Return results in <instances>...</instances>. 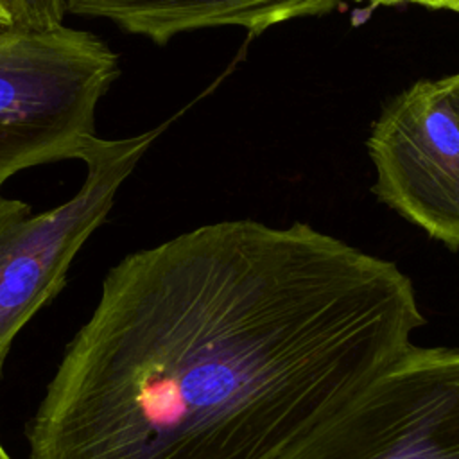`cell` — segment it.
Masks as SVG:
<instances>
[{"label": "cell", "mask_w": 459, "mask_h": 459, "mask_svg": "<svg viewBox=\"0 0 459 459\" xmlns=\"http://www.w3.org/2000/svg\"><path fill=\"white\" fill-rule=\"evenodd\" d=\"M278 459H459V350L412 344Z\"/></svg>", "instance_id": "obj_4"}, {"label": "cell", "mask_w": 459, "mask_h": 459, "mask_svg": "<svg viewBox=\"0 0 459 459\" xmlns=\"http://www.w3.org/2000/svg\"><path fill=\"white\" fill-rule=\"evenodd\" d=\"M118 74V56L91 32L0 29V186L20 170L79 160Z\"/></svg>", "instance_id": "obj_2"}, {"label": "cell", "mask_w": 459, "mask_h": 459, "mask_svg": "<svg viewBox=\"0 0 459 459\" xmlns=\"http://www.w3.org/2000/svg\"><path fill=\"white\" fill-rule=\"evenodd\" d=\"M448 99H450V104L454 108V113L457 117V122H459V72L457 74H452V75H446L445 79H439Z\"/></svg>", "instance_id": "obj_9"}, {"label": "cell", "mask_w": 459, "mask_h": 459, "mask_svg": "<svg viewBox=\"0 0 459 459\" xmlns=\"http://www.w3.org/2000/svg\"><path fill=\"white\" fill-rule=\"evenodd\" d=\"M14 29L47 30L63 25L66 0H0Z\"/></svg>", "instance_id": "obj_7"}, {"label": "cell", "mask_w": 459, "mask_h": 459, "mask_svg": "<svg viewBox=\"0 0 459 459\" xmlns=\"http://www.w3.org/2000/svg\"><path fill=\"white\" fill-rule=\"evenodd\" d=\"M423 325L391 260L305 222L199 226L108 271L27 423L30 459H278Z\"/></svg>", "instance_id": "obj_1"}, {"label": "cell", "mask_w": 459, "mask_h": 459, "mask_svg": "<svg viewBox=\"0 0 459 459\" xmlns=\"http://www.w3.org/2000/svg\"><path fill=\"white\" fill-rule=\"evenodd\" d=\"M170 124L106 140L97 134L79 160L86 178L74 197L41 213L0 192V380L20 330L65 287L66 273L90 235L106 221L120 185Z\"/></svg>", "instance_id": "obj_3"}, {"label": "cell", "mask_w": 459, "mask_h": 459, "mask_svg": "<svg viewBox=\"0 0 459 459\" xmlns=\"http://www.w3.org/2000/svg\"><path fill=\"white\" fill-rule=\"evenodd\" d=\"M351 2H368L371 5H400V4H416L429 9H448L459 13V0H351Z\"/></svg>", "instance_id": "obj_8"}, {"label": "cell", "mask_w": 459, "mask_h": 459, "mask_svg": "<svg viewBox=\"0 0 459 459\" xmlns=\"http://www.w3.org/2000/svg\"><path fill=\"white\" fill-rule=\"evenodd\" d=\"M0 459H13V457H11V454L5 450L4 443H2V437H0Z\"/></svg>", "instance_id": "obj_11"}, {"label": "cell", "mask_w": 459, "mask_h": 459, "mask_svg": "<svg viewBox=\"0 0 459 459\" xmlns=\"http://www.w3.org/2000/svg\"><path fill=\"white\" fill-rule=\"evenodd\" d=\"M4 27H13V23H11V16H9L7 9L0 2V29H4Z\"/></svg>", "instance_id": "obj_10"}, {"label": "cell", "mask_w": 459, "mask_h": 459, "mask_svg": "<svg viewBox=\"0 0 459 459\" xmlns=\"http://www.w3.org/2000/svg\"><path fill=\"white\" fill-rule=\"evenodd\" d=\"M344 0H66V13L104 18L129 34L163 45L208 27H242L258 34L276 23L333 11Z\"/></svg>", "instance_id": "obj_6"}, {"label": "cell", "mask_w": 459, "mask_h": 459, "mask_svg": "<svg viewBox=\"0 0 459 459\" xmlns=\"http://www.w3.org/2000/svg\"><path fill=\"white\" fill-rule=\"evenodd\" d=\"M373 192L403 219L459 249V122L441 81L391 100L368 138Z\"/></svg>", "instance_id": "obj_5"}]
</instances>
